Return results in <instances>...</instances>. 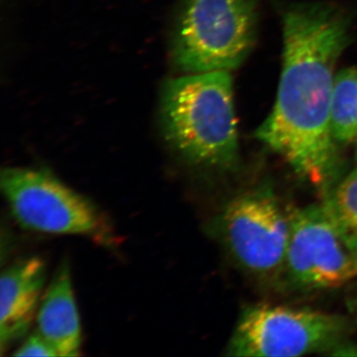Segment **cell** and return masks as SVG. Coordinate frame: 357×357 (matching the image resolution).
Masks as SVG:
<instances>
[{
  "instance_id": "obj_2",
  "label": "cell",
  "mask_w": 357,
  "mask_h": 357,
  "mask_svg": "<svg viewBox=\"0 0 357 357\" xmlns=\"http://www.w3.org/2000/svg\"><path fill=\"white\" fill-rule=\"evenodd\" d=\"M160 123L169 146L189 165L229 171L239 161L229 72L185 74L167 82Z\"/></svg>"
},
{
  "instance_id": "obj_14",
  "label": "cell",
  "mask_w": 357,
  "mask_h": 357,
  "mask_svg": "<svg viewBox=\"0 0 357 357\" xmlns=\"http://www.w3.org/2000/svg\"><path fill=\"white\" fill-rule=\"evenodd\" d=\"M356 165H357V148H356Z\"/></svg>"
},
{
  "instance_id": "obj_9",
  "label": "cell",
  "mask_w": 357,
  "mask_h": 357,
  "mask_svg": "<svg viewBox=\"0 0 357 357\" xmlns=\"http://www.w3.org/2000/svg\"><path fill=\"white\" fill-rule=\"evenodd\" d=\"M37 325V332L52 345L58 356H79L81 323L67 262L61 263L45 293Z\"/></svg>"
},
{
  "instance_id": "obj_3",
  "label": "cell",
  "mask_w": 357,
  "mask_h": 357,
  "mask_svg": "<svg viewBox=\"0 0 357 357\" xmlns=\"http://www.w3.org/2000/svg\"><path fill=\"white\" fill-rule=\"evenodd\" d=\"M258 0H183L170 37V56L185 74L230 72L252 51Z\"/></svg>"
},
{
  "instance_id": "obj_8",
  "label": "cell",
  "mask_w": 357,
  "mask_h": 357,
  "mask_svg": "<svg viewBox=\"0 0 357 357\" xmlns=\"http://www.w3.org/2000/svg\"><path fill=\"white\" fill-rule=\"evenodd\" d=\"M45 281L46 267L43 260L38 257L27 258L2 272L0 279L1 352L29 330Z\"/></svg>"
},
{
  "instance_id": "obj_5",
  "label": "cell",
  "mask_w": 357,
  "mask_h": 357,
  "mask_svg": "<svg viewBox=\"0 0 357 357\" xmlns=\"http://www.w3.org/2000/svg\"><path fill=\"white\" fill-rule=\"evenodd\" d=\"M292 215L270 188H258L232 199L223 208L218 230L225 248L249 273L268 277L285 268Z\"/></svg>"
},
{
  "instance_id": "obj_11",
  "label": "cell",
  "mask_w": 357,
  "mask_h": 357,
  "mask_svg": "<svg viewBox=\"0 0 357 357\" xmlns=\"http://www.w3.org/2000/svg\"><path fill=\"white\" fill-rule=\"evenodd\" d=\"M321 204L345 243L357 250V165L326 192Z\"/></svg>"
},
{
  "instance_id": "obj_1",
  "label": "cell",
  "mask_w": 357,
  "mask_h": 357,
  "mask_svg": "<svg viewBox=\"0 0 357 357\" xmlns=\"http://www.w3.org/2000/svg\"><path fill=\"white\" fill-rule=\"evenodd\" d=\"M282 20L278 93L255 136L301 177L326 185L337 163L331 122L335 68L351 42L352 16L328 2H298Z\"/></svg>"
},
{
  "instance_id": "obj_7",
  "label": "cell",
  "mask_w": 357,
  "mask_h": 357,
  "mask_svg": "<svg viewBox=\"0 0 357 357\" xmlns=\"http://www.w3.org/2000/svg\"><path fill=\"white\" fill-rule=\"evenodd\" d=\"M284 271L305 290L338 287L357 278V250L345 243L323 204L293 213Z\"/></svg>"
},
{
  "instance_id": "obj_10",
  "label": "cell",
  "mask_w": 357,
  "mask_h": 357,
  "mask_svg": "<svg viewBox=\"0 0 357 357\" xmlns=\"http://www.w3.org/2000/svg\"><path fill=\"white\" fill-rule=\"evenodd\" d=\"M331 122L337 144L357 142V68H345L335 77Z\"/></svg>"
},
{
  "instance_id": "obj_6",
  "label": "cell",
  "mask_w": 357,
  "mask_h": 357,
  "mask_svg": "<svg viewBox=\"0 0 357 357\" xmlns=\"http://www.w3.org/2000/svg\"><path fill=\"white\" fill-rule=\"evenodd\" d=\"M0 185L14 217L26 229L54 234L102 232L95 206L46 171L6 168Z\"/></svg>"
},
{
  "instance_id": "obj_13",
  "label": "cell",
  "mask_w": 357,
  "mask_h": 357,
  "mask_svg": "<svg viewBox=\"0 0 357 357\" xmlns=\"http://www.w3.org/2000/svg\"><path fill=\"white\" fill-rule=\"evenodd\" d=\"M330 354L335 356H357V347L356 345H340Z\"/></svg>"
},
{
  "instance_id": "obj_12",
  "label": "cell",
  "mask_w": 357,
  "mask_h": 357,
  "mask_svg": "<svg viewBox=\"0 0 357 357\" xmlns=\"http://www.w3.org/2000/svg\"><path fill=\"white\" fill-rule=\"evenodd\" d=\"M14 356H58L52 345L38 332H35L23 342Z\"/></svg>"
},
{
  "instance_id": "obj_4",
  "label": "cell",
  "mask_w": 357,
  "mask_h": 357,
  "mask_svg": "<svg viewBox=\"0 0 357 357\" xmlns=\"http://www.w3.org/2000/svg\"><path fill=\"white\" fill-rule=\"evenodd\" d=\"M347 323L342 317L303 307H246L227 347L229 356L294 357L335 351Z\"/></svg>"
}]
</instances>
